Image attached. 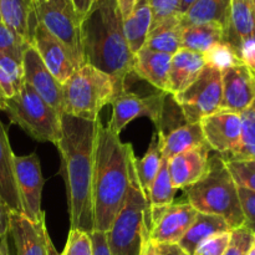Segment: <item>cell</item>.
Here are the masks:
<instances>
[{"label": "cell", "mask_w": 255, "mask_h": 255, "mask_svg": "<svg viewBox=\"0 0 255 255\" xmlns=\"http://www.w3.org/2000/svg\"><path fill=\"white\" fill-rule=\"evenodd\" d=\"M101 120L89 121L61 115V138L57 148L61 154V171L66 186L71 229L86 233L95 231L94 183L95 149Z\"/></svg>", "instance_id": "6da1fadb"}, {"label": "cell", "mask_w": 255, "mask_h": 255, "mask_svg": "<svg viewBox=\"0 0 255 255\" xmlns=\"http://www.w3.org/2000/svg\"><path fill=\"white\" fill-rule=\"evenodd\" d=\"M81 40L85 64H89L120 84L133 72L134 55L124 32V19L116 0H95L81 20Z\"/></svg>", "instance_id": "7a4b0ae2"}, {"label": "cell", "mask_w": 255, "mask_h": 255, "mask_svg": "<svg viewBox=\"0 0 255 255\" xmlns=\"http://www.w3.org/2000/svg\"><path fill=\"white\" fill-rule=\"evenodd\" d=\"M134 153L131 143H125L120 134L100 127L95 149L94 199L95 231L107 233L126 201L129 187V167Z\"/></svg>", "instance_id": "3957f363"}, {"label": "cell", "mask_w": 255, "mask_h": 255, "mask_svg": "<svg viewBox=\"0 0 255 255\" xmlns=\"http://www.w3.org/2000/svg\"><path fill=\"white\" fill-rule=\"evenodd\" d=\"M184 192L187 202L198 213L222 217L232 231L244 226L238 186L226 161L219 154L209 157V168L206 176L197 183L187 187Z\"/></svg>", "instance_id": "277c9868"}, {"label": "cell", "mask_w": 255, "mask_h": 255, "mask_svg": "<svg viewBox=\"0 0 255 255\" xmlns=\"http://www.w3.org/2000/svg\"><path fill=\"white\" fill-rule=\"evenodd\" d=\"M133 157L126 201L106 233L111 255H142L151 232V207L137 178Z\"/></svg>", "instance_id": "5b68a950"}, {"label": "cell", "mask_w": 255, "mask_h": 255, "mask_svg": "<svg viewBox=\"0 0 255 255\" xmlns=\"http://www.w3.org/2000/svg\"><path fill=\"white\" fill-rule=\"evenodd\" d=\"M62 90L64 114L96 121L100 119V111L126 91V85L91 65L84 64L62 85Z\"/></svg>", "instance_id": "8992f818"}, {"label": "cell", "mask_w": 255, "mask_h": 255, "mask_svg": "<svg viewBox=\"0 0 255 255\" xmlns=\"http://www.w3.org/2000/svg\"><path fill=\"white\" fill-rule=\"evenodd\" d=\"M2 111L11 124L21 127L37 142L57 144L61 138V114L44 101L27 84L15 96L6 99Z\"/></svg>", "instance_id": "52a82bcc"}, {"label": "cell", "mask_w": 255, "mask_h": 255, "mask_svg": "<svg viewBox=\"0 0 255 255\" xmlns=\"http://www.w3.org/2000/svg\"><path fill=\"white\" fill-rule=\"evenodd\" d=\"M188 124H199L219 111L222 102V71L204 65L199 76L183 91L172 95Z\"/></svg>", "instance_id": "ba28073f"}, {"label": "cell", "mask_w": 255, "mask_h": 255, "mask_svg": "<svg viewBox=\"0 0 255 255\" xmlns=\"http://www.w3.org/2000/svg\"><path fill=\"white\" fill-rule=\"evenodd\" d=\"M37 21L56 37L71 56L76 69L85 64L81 40V17L74 7H60L51 4L35 5Z\"/></svg>", "instance_id": "9c48e42d"}, {"label": "cell", "mask_w": 255, "mask_h": 255, "mask_svg": "<svg viewBox=\"0 0 255 255\" xmlns=\"http://www.w3.org/2000/svg\"><path fill=\"white\" fill-rule=\"evenodd\" d=\"M166 96V92L158 91L143 97L126 90L111 102L112 116L106 127L112 133L120 134L129 122L142 116L148 117L157 126Z\"/></svg>", "instance_id": "30bf717a"}, {"label": "cell", "mask_w": 255, "mask_h": 255, "mask_svg": "<svg viewBox=\"0 0 255 255\" xmlns=\"http://www.w3.org/2000/svg\"><path fill=\"white\" fill-rule=\"evenodd\" d=\"M14 163L22 214L35 223L45 216L41 209L45 178L42 177L40 158L36 152H32L27 156H15Z\"/></svg>", "instance_id": "8fae6325"}, {"label": "cell", "mask_w": 255, "mask_h": 255, "mask_svg": "<svg viewBox=\"0 0 255 255\" xmlns=\"http://www.w3.org/2000/svg\"><path fill=\"white\" fill-rule=\"evenodd\" d=\"M199 125L209 148L223 159L231 157L239 148L243 128L241 114L218 111L204 117Z\"/></svg>", "instance_id": "7c38bea8"}, {"label": "cell", "mask_w": 255, "mask_h": 255, "mask_svg": "<svg viewBox=\"0 0 255 255\" xmlns=\"http://www.w3.org/2000/svg\"><path fill=\"white\" fill-rule=\"evenodd\" d=\"M255 100V74L246 65L239 64L222 71V102L219 111L242 114Z\"/></svg>", "instance_id": "4fadbf2b"}, {"label": "cell", "mask_w": 255, "mask_h": 255, "mask_svg": "<svg viewBox=\"0 0 255 255\" xmlns=\"http://www.w3.org/2000/svg\"><path fill=\"white\" fill-rule=\"evenodd\" d=\"M25 84L29 85L46 104L59 114H64V90L62 85L52 76L42 62L39 52L32 45L25 49L22 55Z\"/></svg>", "instance_id": "5bb4252c"}, {"label": "cell", "mask_w": 255, "mask_h": 255, "mask_svg": "<svg viewBox=\"0 0 255 255\" xmlns=\"http://www.w3.org/2000/svg\"><path fill=\"white\" fill-rule=\"evenodd\" d=\"M32 46L39 52L46 69L61 85H64L76 71V66L66 47L56 37L52 36L39 21L35 27Z\"/></svg>", "instance_id": "9a60e30c"}, {"label": "cell", "mask_w": 255, "mask_h": 255, "mask_svg": "<svg viewBox=\"0 0 255 255\" xmlns=\"http://www.w3.org/2000/svg\"><path fill=\"white\" fill-rule=\"evenodd\" d=\"M198 212L188 203H173L152 224L149 241L154 243H178L196 219Z\"/></svg>", "instance_id": "2e32d148"}, {"label": "cell", "mask_w": 255, "mask_h": 255, "mask_svg": "<svg viewBox=\"0 0 255 255\" xmlns=\"http://www.w3.org/2000/svg\"><path fill=\"white\" fill-rule=\"evenodd\" d=\"M208 144L189 151L182 152L168 159V169L172 183L177 189H186L187 187L201 181L209 168Z\"/></svg>", "instance_id": "e0dca14e"}, {"label": "cell", "mask_w": 255, "mask_h": 255, "mask_svg": "<svg viewBox=\"0 0 255 255\" xmlns=\"http://www.w3.org/2000/svg\"><path fill=\"white\" fill-rule=\"evenodd\" d=\"M10 228L16 255H46L47 228L45 216L32 223L22 213L10 212Z\"/></svg>", "instance_id": "ac0fdd59"}, {"label": "cell", "mask_w": 255, "mask_h": 255, "mask_svg": "<svg viewBox=\"0 0 255 255\" xmlns=\"http://www.w3.org/2000/svg\"><path fill=\"white\" fill-rule=\"evenodd\" d=\"M15 154L10 147L9 137L0 121V198L9 212L22 213L19 189L15 176Z\"/></svg>", "instance_id": "d6986e66"}, {"label": "cell", "mask_w": 255, "mask_h": 255, "mask_svg": "<svg viewBox=\"0 0 255 255\" xmlns=\"http://www.w3.org/2000/svg\"><path fill=\"white\" fill-rule=\"evenodd\" d=\"M226 41L238 55L244 45L255 41V15L251 0H231Z\"/></svg>", "instance_id": "ffe728a7"}, {"label": "cell", "mask_w": 255, "mask_h": 255, "mask_svg": "<svg viewBox=\"0 0 255 255\" xmlns=\"http://www.w3.org/2000/svg\"><path fill=\"white\" fill-rule=\"evenodd\" d=\"M0 15L2 24L32 45L37 17L31 0H0Z\"/></svg>", "instance_id": "44dd1931"}, {"label": "cell", "mask_w": 255, "mask_h": 255, "mask_svg": "<svg viewBox=\"0 0 255 255\" xmlns=\"http://www.w3.org/2000/svg\"><path fill=\"white\" fill-rule=\"evenodd\" d=\"M171 59V55L152 51L143 47L134 55L133 72L142 80L149 82L158 91L168 94Z\"/></svg>", "instance_id": "7402d4cb"}, {"label": "cell", "mask_w": 255, "mask_h": 255, "mask_svg": "<svg viewBox=\"0 0 255 255\" xmlns=\"http://www.w3.org/2000/svg\"><path fill=\"white\" fill-rule=\"evenodd\" d=\"M203 55L179 49L172 55L168 76V94L176 95L189 86L204 67Z\"/></svg>", "instance_id": "603a6c76"}, {"label": "cell", "mask_w": 255, "mask_h": 255, "mask_svg": "<svg viewBox=\"0 0 255 255\" xmlns=\"http://www.w3.org/2000/svg\"><path fill=\"white\" fill-rule=\"evenodd\" d=\"M227 232H232V228L222 217L198 213L178 244L187 254L194 255L198 247L207 239Z\"/></svg>", "instance_id": "cb8c5ba5"}, {"label": "cell", "mask_w": 255, "mask_h": 255, "mask_svg": "<svg viewBox=\"0 0 255 255\" xmlns=\"http://www.w3.org/2000/svg\"><path fill=\"white\" fill-rule=\"evenodd\" d=\"M182 31L183 25L181 21V15H174L151 27L143 47L172 56L182 49Z\"/></svg>", "instance_id": "d4e9b609"}, {"label": "cell", "mask_w": 255, "mask_h": 255, "mask_svg": "<svg viewBox=\"0 0 255 255\" xmlns=\"http://www.w3.org/2000/svg\"><path fill=\"white\" fill-rule=\"evenodd\" d=\"M161 137L162 157L166 159H171L172 157L177 156L182 152L207 144L199 124H188L187 122V124L169 131L168 133L161 134Z\"/></svg>", "instance_id": "484cf974"}, {"label": "cell", "mask_w": 255, "mask_h": 255, "mask_svg": "<svg viewBox=\"0 0 255 255\" xmlns=\"http://www.w3.org/2000/svg\"><path fill=\"white\" fill-rule=\"evenodd\" d=\"M152 26V9L149 0H137L133 11L124 20V32L133 55L143 49Z\"/></svg>", "instance_id": "4316f807"}, {"label": "cell", "mask_w": 255, "mask_h": 255, "mask_svg": "<svg viewBox=\"0 0 255 255\" xmlns=\"http://www.w3.org/2000/svg\"><path fill=\"white\" fill-rule=\"evenodd\" d=\"M229 9H231V0H196L188 7V10L181 15L182 25L187 26V25L217 22L224 26L227 34Z\"/></svg>", "instance_id": "83f0119b"}, {"label": "cell", "mask_w": 255, "mask_h": 255, "mask_svg": "<svg viewBox=\"0 0 255 255\" xmlns=\"http://www.w3.org/2000/svg\"><path fill=\"white\" fill-rule=\"evenodd\" d=\"M226 41V29L217 22L194 24L183 26L182 49L203 55L212 46Z\"/></svg>", "instance_id": "f1b7e54d"}, {"label": "cell", "mask_w": 255, "mask_h": 255, "mask_svg": "<svg viewBox=\"0 0 255 255\" xmlns=\"http://www.w3.org/2000/svg\"><path fill=\"white\" fill-rule=\"evenodd\" d=\"M176 188L172 183L168 169V159L163 158L158 173L152 182L148 191V202L151 207V228L166 208L173 204Z\"/></svg>", "instance_id": "f546056e"}, {"label": "cell", "mask_w": 255, "mask_h": 255, "mask_svg": "<svg viewBox=\"0 0 255 255\" xmlns=\"http://www.w3.org/2000/svg\"><path fill=\"white\" fill-rule=\"evenodd\" d=\"M162 159H163L162 157V137L156 129L154 133L152 134L146 154L141 159H134L137 178H138L142 192L147 198H148L149 187L161 168Z\"/></svg>", "instance_id": "4dcf8cb0"}, {"label": "cell", "mask_w": 255, "mask_h": 255, "mask_svg": "<svg viewBox=\"0 0 255 255\" xmlns=\"http://www.w3.org/2000/svg\"><path fill=\"white\" fill-rule=\"evenodd\" d=\"M25 84L22 61L9 55L0 54V90L5 99L15 96Z\"/></svg>", "instance_id": "1f68e13d"}, {"label": "cell", "mask_w": 255, "mask_h": 255, "mask_svg": "<svg viewBox=\"0 0 255 255\" xmlns=\"http://www.w3.org/2000/svg\"><path fill=\"white\" fill-rule=\"evenodd\" d=\"M242 139L239 148L224 161H255V100L249 109L242 112Z\"/></svg>", "instance_id": "d6a6232c"}, {"label": "cell", "mask_w": 255, "mask_h": 255, "mask_svg": "<svg viewBox=\"0 0 255 255\" xmlns=\"http://www.w3.org/2000/svg\"><path fill=\"white\" fill-rule=\"evenodd\" d=\"M203 59L204 64L216 67L219 71H223V70L233 67L236 65L243 64L234 47L227 41L219 42V44L212 46L208 51L204 52Z\"/></svg>", "instance_id": "836d02e7"}, {"label": "cell", "mask_w": 255, "mask_h": 255, "mask_svg": "<svg viewBox=\"0 0 255 255\" xmlns=\"http://www.w3.org/2000/svg\"><path fill=\"white\" fill-rule=\"evenodd\" d=\"M27 46L29 44L25 42L19 35L0 22V54L9 55L19 61H22V55Z\"/></svg>", "instance_id": "e575fe53"}, {"label": "cell", "mask_w": 255, "mask_h": 255, "mask_svg": "<svg viewBox=\"0 0 255 255\" xmlns=\"http://www.w3.org/2000/svg\"><path fill=\"white\" fill-rule=\"evenodd\" d=\"M254 243V233L246 226L231 232L228 248L224 255H248Z\"/></svg>", "instance_id": "d590c367"}, {"label": "cell", "mask_w": 255, "mask_h": 255, "mask_svg": "<svg viewBox=\"0 0 255 255\" xmlns=\"http://www.w3.org/2000/svg\"><path fill=\"white\" fill-rule=\"evenodd\" d=\"M61 255H92L90 234L80 229H70L66 246Z\"/></svg>", "instance_id": "8d00e7d4"}, {"label": "cell", "mask_w": 255, "mask_h": 255, "mask_svg": "<svg viewBox=\"0 0 255 255\" xmlns=\"http://www.w3.org/2000/svg\"><path fill=\"white\" fill-rule=\"evenodd\" d=\"M226 164L237 186L255 192V172L239 161H226Z\"/></svg>", "instance_id": "74e56055"}, {"label": "cell", "mask_w": 255, "mask_h": 255, "mask_svg": "<svg viewBox=\"0 0 255 255\" xmlns=\"http://www.w3.org/2000/svg\"><path fill=\"white\" fill-rule=\"evenodd\" d=\"M181 0H149L152 9V26L164 21L168 17L178 15V7Z\"/></svg>", "instance_id": "f35d334b"}, {"label": "cell", "mask_w": 255, "mask_h": 255, "mask_svg": "<svg viewBox=\"0 0 255 255\" xmlns=\"http://www.w3.org/2000/svg\"><path fill=\"white\" fill-rule=\"evenodd\" d=\"M238 196L244 216V226L255 234V192L238 187Z\"/></svg>", "instance_id": "ab89813d"}, {"label": "cell", "mask_w": 255, "mask_h": 255, "mask_svg": "<svg viewBox=\"0 0 255 255\" xmlns=\"http://www.w3.org/2000/svg\"><path fill=\"white\" fill-rule=\"evenodd\" d=\"M229 239H231V232L217 234L202 243L194 255H224L228 248Z\"/></svg>", "instance_id": "60d3db41"}, {"label": "cell", "mask_w": 255, "mask_h": 255, "mask_svg": "<svg viewBox=\"0 0 255 255\" xmlns=\"http://www.w3.org/2000/svg\"><path fill=\"white\" fill-rule=\"evenodd\" d=\"M92 243V255H111L107 244L106 233L99 231H94L90 233Z\"/></svg>", "instance_id": "b9f144b4"}, {"label": "cell", "mask_w": 255, "mask_h": 255, "mask_svg": "<svg viewBox=\"0 0 255 255\" xmlns=\"http://www.w3.org/2000/svg\"><path fill=\"white\" fill-rule=\"evenodd\" d=\"M10 212L5 207L4 202L0 198V241L5 242L7 233H9L10 228V218H9Z\"/></svg>", "instance_id": "7bdbcfd3"}, {"label": "cell", "mask_w": 255, "mask_h": 255, "mask_svg": "<svg viewBox=\"0 0 255 255\" xmlns=\"http://www.w3.org/2000/svg\"><path fill=\"white\" fill-rule=\"evenodd\" d=\"M158 255H189L179 247L178 243H156Z\"/></svg>", "instance_id": "ee69618b"}, {"label": "cell", "mask_w": 255, "mask_h": 255, "mask_svg": "<svg viewBox=\"0 0 255 255\" xmlns=\"http://www.w3.org/2000/svg\"><path fill=\"white\" fill-rule=\"evenodd\" d=\"M70 2H71L72 7H74L75 12L82 19L90 11L95 0H70Z\"/></svg>", "instance_id": "f6af8a7d"}, {"label": "cell", "mask_w": 255, "mask_h": 255, "mask_svg": "<svg viewBox=\"0 0 255 255\" xmlns=\"http://www.w3.org/2000/svg\"><path fill=\"white\" fill-rule=\"evenodd\" d=\"M117 5H119L120 12L122 15V19H127L129 15L133 11L134 6H136L137 0H116Z\"/></svg>", "instance_id": "bcb514c9"}, {"label": "cell", "mask_w": 255, "mask_h": 255, "mask_svg": "<svg viewBox=\"0 0 255 255\" xmlns=\"http://www.w3.org/2000/svg\"><path fill=\"white\" fill-rule=\"evenodd\" d=\"M31 1L34 6L37 4H51L60 7H72L70 0H31Z\"/></svg>", "instance_id": "7dc6e473"}, {"label": "cell", "mask_w": 255, "mask_h": 255, "mask_svg": "<svg viewBox=\"0 0 255 255\" xmlns=\"http://www.w3.org/2000/svg\"><path fill=\"white\" fill-rule=\"evenodd\" d=\"M142 255H158L157 254V248H156V243L152 241L147 242L146 247H144V251H143V254Z\"/></svg>", "instance_id": "c3c4849f"}, {"label": "cell", "mask_w": 255, "mask_h": 255, "mask_svg": "<svg viewBox=\"0 0 255 255\" xmlns=\"http://www.w3.org/2000/svg\"><path fill=\"white\" fill-rule=\"evenodd\" d=\"M196 0H181L179 1V7H178V14L179 15H183L184 12L188 10V7L191 6Z\"/></svg>", "instance_id": "681fc988"}, {"label": "cell", "mask_w": 255, "mask_h": 255, "mask_svg": "<svg viewBox=\"0 0 255 255\" xmlns=\"http://www.w3.org/2000/svg\"><path fill=\"white\" fill-rule=\"evenodd\" d=\"M46 255H59L57 254L56 249H55L54 243H52L51 238H50L49 233L46 236Z\"/></svg>", "instance_id": "f907efd6"}, {"label": "cell", "mask_w": 255, "mask_h": 255, "mask_svg": "<svg viewBox=\"0 0 255 255\" xmlns=\"http://www.w3.org/2000/svg\"><path fill=\"white\" fill-rule=\"evenodd\" d=\"M239 162H242L244 166L248 167L249 169H252V171L255 172V161H239Z\"/></svg>", "instance_id": "816d5d0a"}, {"label": "cell", "mask_w": 255, "mask_h": 255, "mask_svg": "<svg viewBox=\"0 0 255 255\" xmlns=\"http://www.w3.org/2000/svg\"><path fill=\"white\" fill-rule=\"evenodd\" d=\"M5 101H6V99H5V96H4V95H2L1 90H0V110H4Z\"/></svg>", "instance_id": "f5cc1de1"}, {"label": "cell", "mask_w": 255, "mask_h": 255, "mask_svg": "<svg viewBox=\"0 0 255 255\" xmlns=\"http://www.w3.org/2000/svg\"><path fill=\"white\" fill-rule=\"evenodd\" d=\"M9 252H7L6 249V244H1L0 246V255H6Z\"/></svg>", "instance_id": "db71d44e"}, {"label": "cell", "mask_w": 255, "mask_h": 255, "mask_svg": "<svg viewBox=\"0 0 255 255\" xmlns=\"http://www.w3.org/2000/svg\"><path fill=\"white\" fill-rule=\"evenodd\" d=\"M248 255H255V234H254V243H253V247H252L251 252H249Z\"/></svg>", "instance_id": "11a10c76"}, {"label": "cell", "mask_w": 255, "mask_h": 255, "mask_svg": "<svg viewBox=\"0 0 255 255\" xmlns=\"http://www.w3.org/2000/svg\"><path fill=\"white\" fill-rule=\"evenodd\" d=\"M251 69H252V70H253V71H254V74H255V65H254V66H253V67H251Z\"/></svg>", "instance_id": "9f6ffc18"}, {"label": "cell", "mask_w": 255, "mask_h": 255, "mask_svg": "<svg viewBox=\"0 0 255 255\" xmlns=\"http://www.w3.org/2000/svg\"><path fill=\"white\" fill-rule=\"evenodd\" d=\"M253 9H254V15H255V1H254V4H253Z\"/></svg>", "instance_id": "6f0895ef"}, {"label": "cell", "mask_w": 255, "mask_h": 255, "mask_svg": "<svg viewBox=\"0 0 255 255\" xmlns=\"http://www.w3.org/2000/svg\"><path fill=\"white\" fill-rule=\"evenodd\" d=\"M251 1H252V4H254V1H255V0H251Z\"/></svg>", "instance_id": "680465c9"}, {"label": "cell", "mask_w": 255, "mask_h": 255, "mask_svg": "<svg viewBox=\"0 0 255 255\" xmlns=\"http://www.w3.org/2000/svg\"><path fill=\"white\" fill-rule=\"evenodd\" d=\"M0 22H2V21H1V15H0Z\"/></svg>", "instance_id": "91938a15"}]
</instances>
